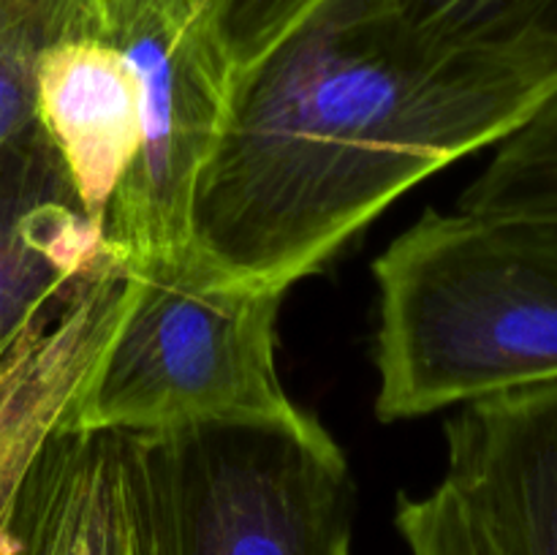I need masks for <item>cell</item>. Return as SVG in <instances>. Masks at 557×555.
Segmentation results:
<instances>
[{
  "instance_id": "cell-1",
  "label": "cell",
  "mask_w": 557,
  "mask_h": 555,
  "mask_svg": "<svg viewBox=\"0 0 557 555\" xmlns=\"http://www.w3.org/2000/svg\"><path fill=\"white\" fill-rule=\"evenodd\" d=\"M555 92L557 41L457 38L397 0H324L234 76L190 245L228 275L288 292Z\"/></svg>"
},
{
  "instance_id": "cell-2",
  "label": "cell",
  "mask_w": 557,
  "mask_h": 555,
  "mask_svg": "<svg viewBox=\"0 0 557 555\" xmlns=\"http://www.w3.org/2000/svg\"><path fill=\"white\" fill-rule=\"evenodd\" d=\"M373 275L381 422L557 381L553 256L460 210H428Z\"/></svg>"
},
{
  "instance_id": "cell-3",
  "label": "cell",
  "mask_w": 557,
  "mask_h": 555,
  "mask_svg": "<svg viewBox=\"0 0 557 555\" xmlns=\"http://www.w3.org/2000/svg\"><path fill=\"white\" fill-rule=\"evenodd\" d=\"M125 270L123 319L69 428L147 435L199 422L319 424L277 373L286 292L228 275L190 243L125 259Z\"/></svg>"
},
{
  "instance_id": "cell-4",
  "label": "cell",
  "mask_w": 557,
  "mask_h": 555,
  "mask_svg": "<svg viewBox=\"0 0 557 555\" xmlns=\"http://www.w3.org/2000/svg\"><path fill=\"white\" fill-rule=\"evenodd\" d=\"M147 435L177 555H351V471L321 422H199Z\"/></svg>"
},
{
  "instance_id": "cell-5",
  "label": "cell",
  "mask_w": 557,
  "mask_h": 555,
  "mask_svg": "<svg viewBox=\"0 0 557 555\" xmlns=\"http://www.w3.org/2000/svg\"><path fill=\"white\" fill-rule=\"evenodd\" d=\"M107 41L123 52L139 103V145L103 223V243L125 261L190 243L196 183L237 69L199 0H109Z\"/></svg>"
},
{
  "instance_id": "cell-6",
  "label": "cell",
  "mask_w": 557,
  "mask_h": 555,
  "mask_svg": "<svg viewBox=\"0 0 557 555\" xmlns=\"http://www.w3.org/2000/svg\"><path fill=\"white\" fill-rule=\"evenodd\" d=\"M0 555H177L150 435L65 424L5 511Z\"/></svg>"
},
{
  "instance_id": "cell-7",
  "label": "cell",
  "mask_w": 557,
  "mask_h": 555,
  "mask_svg": "<svg viewBox=\"0 0 557 555\" xmlns=\"http://www.w3.org/2000/svg\"><path fill=\"white\" fill-rule=\"evenodd\" d=\"M128 303V270L114 250L0 351V522L41 457L74 419Z\"/></svg>"
},
{
  "instance_id": "cell-8",
  "label": "cell",
  "mask_w": 557,
  "mask_h": 555,
  "mask_svg": "<svg viewBox=\"0 0 557 555\" xmlns=\"http://www.w3.org/2000/svg\"><path fill=\"white\" fill-rule=\"evenodd\" d=\"M444 482L500 555H557V381L466 403L446 424Z\"/></svg>"
},
{
  "instance_id": "cell-9",
  "label": "cell",
  "mask_w": 557,
  "mask_h": 555,
  "mask_svg": "<svg viewBox=\"0 0 557 555\" xmlns=\"http://www.w3.org/2000/svg\"><path fill=\"white\" fill-rule=\"evenodd\" d=\"M103 250L101 223L36 120L0 147V351Z\"/></svg>"
},
{
  "instance_id": "cell-10",
  "label": "cell",
  "mask_w": 557,
  "mask_h": 555,
  "mask_svg": "<svg viewBox=\"0 0 557 555\" xmlns=\"http://www.w3.org/2000/svg\"><path fill=\"white\" fill-rule=\"evenodd\" d=\"M36 120L103 229L139 145V103L123 52L96 36L47 49L36 76Z\"/></svg>"
},
{
  "instance_id": "cell-11",
  "label": "cell",
  "mask_w": 557,
  "mask_h": 555,
  "mask_svg": "<svg viewBox=\"0 0 557 555\" xmlns=\"http://www.w3.org/2000/svg\"><path fill=\"white\" fill-rule=\"evenodd\" d=\"M455 210L557 259V92L495 145Z\"/></svg>"
},
{
  "instance_id": "cell-12",
  "label": "cell",
  "mask_w": 557,
  "mask_h": 555,
  "mask_svg": "<svg viewBox=\"0 0 557 555\" xmlns=\"http://www.w3.org/2000/svg\"><path fill=\"white\" fill-rule=\"evenodd\" d=\"M85 0H0V147L36 123L38 63L54 44L85 38Z\"/></svg>"
},
{
  "instance_id": "cell-13",
  "label": "cell",
  "mask_w": 557,
  "mask_h": 555,
  "mask_svg": "<svg viewBox=\"0 0 557 555\" xmlns=\"http://www.w3.org/2000/svg\"><path fill=\"white\" fill-rule=\"evenodd\" d=\"M413 22L479 41H557V0H397Z\"/></svg>"
},
{
  "instance_id": "cell-14",
  "label": "cell",
  "mask_w": 557,
  "mask_h": 555,
  "mask_svg": "<svg viewBox=\"0 0 557 555\" xmlns=\"http://www.w3.org/2000/svg\"><path fill=\"white\" fill-rule=\"evenodd\" d=\"M395 526L408 555H500L487 526L444 479L424 495H400Z\"/></svg>"
},
{
  "instance_id": "cell-15",
  "label": "cell",
  "mask_w": 557,
  "mask_h": 555,
  "mask_svg": "<svg viewBox=\"0 0 557 555\" xmlns=\"http://www.w3.org/2000/svg\"><path fill=\"white\" fill-rule=\"evenodd\" d=\"M324 0H199L237 74L275 49Z\"/></svg>"
}]
</instances>
